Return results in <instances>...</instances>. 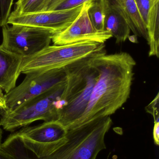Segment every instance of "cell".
Here are the masks:
<instances>
[{"instance_id": "1", "label": "cell", "mask_w": 159, "mask_h": 159, "mask_svg": "<svg viewBox=\"0 0 159 159\" xmlns=\"http://www.w3.org/2000/svg\"><path fill=\"white\" fill-rule=\"evenodd\" d=\"M91 64L98 72V78L87 109L74 128L94 119L113 115L130 94L136 64L130 54L122 52L106 55L103 49L94 53Z\"/></svg>"}, {"instance_id": "2", "label": "cell", "mask_w": 159, "mask_h": 159, "mask_svg": "<svg viewBox=\"0 0 159 159\" xmlns=\"http://www.w3.org/2000/svg\"><path fill=\"white\" fill-rule=\"evenodd\" d=\"M110 116L97 118L67 130L61 144L47 157L38 158L25 148L16 133L1 147L16 159H96L106 148L105 137L111 128Z\"/></svg>"}, {"instance_id": "3", "label": "cell", "mask_w": 159, "mask_h": 159, "mask_svg": "<svg viewBox=\"0 0 159 159\" xmlns=\"http://www.w3.org/2000/svg\"><path fill=\"white\" fill-rule=\"evenodd\" d=\"M94 54L64 67L66 85L58 121L67 130L73 129L84 115L97 81L98 72L91 64Z\"/></svg>"}, {"instance_id": "4", "label": "cell", "mask_w": 159, "mask_h": 159, "mask_svg": "<svg viewBox=\"0 0 159 159\" xmlns=\"http://www.w3.org/2000/svg\"><path fill=\"white\" fill-rule=\"evenodd\" d=\"M65 85L66 80L30 98L14 110L3 113L0 126L5 130L13 131L36 120L57 121L62 107L61 99Z\"/></svg>"}, {"instance_id": "5", "label": "cell", "mask_w": 159, "mask_h": 159, "mask_svg": "<svg viewBox=\"0 0 159 159\" xmlns=\"http://www.w3.org/2000/svg\"><path fill=\"white\" fill-rule=\"evenodd\" d=\"M104 48L105 44L90 41L49 46L35 55L23 57L21 72L26 74L63 68Z\"/></svg>"}, {"instance_id": "6", "label": "cell", "mask_w": 159, "mask_h": 159, "mask_svg": "<svg viewBox=\"0 0 159 159\" xmlns=\"http://www.w3.org/2000/svg\"><path fill=\"white\" fill-rule=\"evenodd\" d=\"M55 34L46 29L25 25L2 27V46L23 57H30L49 46Z\"/></svg>"}, {"instance_id": "7", "label": "cell", "mask_w": 159, "mask_h": 159, "mask_svg": "<svg viewBox=\"0 0 159 159\" xmlns=\"http://www.w3.org/2000/svg\"><path fill=\"white\" fill-rule=\"evenodd\" d=\"M25 75L19 86L5 94L7 107L5 112L14 110L30 98L45 92L66 79L64 67Z\"/></svg>"}, {"instance_id": "8", "label": "cell", "mask_w": 159, "mask_h": 159, "mask_svg": "<svg viewBox=\"0 0 159 159\" xmlns=\"http://www.w3.org/2000/svg\"><path fill=\"white\" fill-rule=\"evenodd\" d=\"M67 130L59 122H44L16 132L25 148L37 157H47L61 144Z\"/></svg>"}, {"instance_id": "9", "label": "cell", "mask_w": 159, "mask_h": 159, "mask_svg": "<svg viewBox=\"0 0 159 159\" xmlns=\"http://www.w3.org/2000/svg\"><path fill=\"white\" fill-rule=\"evenodd\" d=\"M84 4L72 9L58 11H42L32 14H19L13 11L7 25H20L37 27L59 33L68 28L77 18Z\"/></svg>"}, {"instance_id": "10", "label": "cell", "mask_w": 159, "mask_h": 159, "mask_svg": "<svg viewBox=\"0 0 159 159\" xmlns=\"http://www.w3.org/2000/svg\"><path fill=\"white\" fill-rule=\"evenodd\" d=\"M91 1L84 4L80 14L68 28L53 35L51 41L54 45H63L85 41L105 44L113 37L109 32L97 31L92 26L87 14L88 8Z\"/></svg>"}, {"instance_id": "11", "label": "cell", "mask_w": 159, "mask_h": 159, "mask_svg": "<svg viewBox=\"0 0 159 159\" xmlns=\"http://www.w3.org/2000/svg\"><path fill=\"white\" fill-rule=\"evenodd\" d=\"M23 59L0 45V89L5 93L16 87Z\"/></svg>"}, {"instance_id": "12", "label": "cell", "mask_w": 159, "mask_h": 159, "mask_svg": "<svg viewBox=\"0 0 159 159\" xmlns=\"http://www.w3.org/2000/svg\"><path fill=\"white\" fill-rule=\"evenodd\" d=\"M104 30L116 39L117 43L125 42L129 37L131 30L122 13L112 0H104Z\"/></svg>"}, {"instance_id": "13", "label": "cell", "mask_w": 159, "mask_h": 159, "mask_svg": "<svg viewBox=\"0 0 159 159\" xmlns=\"http://www.w3.org/2000/svg\"><path fill=\"white\" fill-rule=\"evenodd\" d=\"M119 9L134 35L148 42L146 27L142 20L134 0H112Z\"/></svg>"}, {"instance_id": "14", "label": "cell", "mask_w": 159, "mask_h": 159, "mask_svg": "<svg viewBox=\"0 0 159 159\" xmlns=\"http://www.w3.org/2000/svg\"><path fill=\"white\" fill-rule=\"evenodd\" d=\"M159 0L150 8L146 29L149 45V57H159Z\"/></svg>"}, {"instance_id": "15", "label": "cell", "mask_w": 159, "mask_h": 159, "mask_svg": "<svg viewBox=\"0 0 159 159\" xmlns=\"http://www.w3.org/2000/svg\"><path fill=\"white\" fill-rule=\"evenodd\" d=\"M89 18L95 30L98 32L104 31V0H92L87 9Z\"/></svg>"}, {"instance_id": "16", "label": "cell", "mask_w": 159, "mask_h": 159, "mask_svg": "<svg viewBox=\"0 0 159 159\" xmlns=\"http://www.w3.org/2000/svg\"><path fill=\"white\" fill-rule=\"evenodd\" d=\"M92 0H46L42 11H58L72 9Z\"/></svg>"}, {"instance_id": "17", "label": "cell", "mask_w": 159, "mask_h": 159, "mask_svg": "<svg viewBox=\"0 0 159 159\" xmlns=\"http://www.w3.org/2000/svg\"><path fill=\"white\" fill-rule=\"evenodd\" d=\"M46 0H18L15 11L19 14H32L42 12Z\"/></svg>"}, {"instance_id": "18", "label": "cell", "mask_w": 159, "mask_h": 159, "mask_svg": "<svg viewBox=\"0 0 159 159\" xmlns=\"http://www.w3.org/2000/svg\"><path fill=\"white\" fill-rule=\"evenodd\" d=\"M157 1L158 0H134L139 14L146 27L147 24L149 10Z\"/></svg>"}, {"instance_id": "19", "label": "cell", "mask_w": 159, "mask_h": 159, "mask_svg": "<svg viewBox=\"0 0 159 159\" xmlns=\"http://www.w3.org/2000/svg\"><path fill=\"white\" fill-rule=\"evenodd\" d=\"M14 0H0V27L7 25Z\"/></svg>"}, {"instance_id": "20", "label": "cell", "mask_w": 159, "mask_h": 159, "mask_svg": "<svg viewBox=\"0 0 159 159\" xmlns=\"http://www.w3.org/2000/svg\"><path fill=\"white\" fill-rule=\"evenodd\" d=\"M159 96L158 93L155 99L145 107L147 112L153 116L154 122H159Z\"/></svg>"}, {"instance_id": "21", "label": "cell", "mask_w": 159, "mask_h": 159, "mask_svg": "<svg viewBox=\"0 0 159 159\" xmlns=\"http://www.w3.org/2000/svg\"><path fill=\"white\" fill-rule=\"evenodd\" d=\"M7 109L5 94L0 89V115H2Z\"/></svg>"}, {"instance_id": "22", "label": "cell", "mask_w": 159, "mask_h": 159, "mask_svg": "<svg viewBox=\"0 0 159 159\" xmlns=\"http://www.w3.org/2000/svg\"><path fill=\"white\" fill-rule=\"evenodd\" d=\"M153 137L155 143L157 146L159 144V122H155L153 129Z\"/></svg>"}, {"instance_id": "23", "label": "cell", "mask_w": 159, "mask_h": 159, "mask_svg": "<svg viewBox=\"0 0 159 159\" xmlns=\"http://www.w3.org/2000/svg\"><path fill=\"white\" fill-rule=\"evenodd\" d=\"M0 159H16L14 157L7 151L0 146Z\"/></svg>"}, {"instance_id": "24", "label": "cell", "mask_w": 159, "mask_h": 159, "mask_svg": "<svg viewBox=\"0 0 159 159\" xmlns=\"http://www.w3.org/2000/svg\"><path fill=\"white\" fill-rule=\"evenodd\" d=\"M2 131L1 126H0V146L2 144Z\"/></svg>"}]
</instances>
